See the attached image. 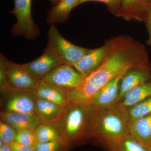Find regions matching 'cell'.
<instances>
[{
    "mask_svg": "<svg viewBox=\"0 0 151 151\" xmlns=\"http://www.w3.org/2000/svg\"><path fill=\"white\" fill-rule=\"evenodd\" d=\"M130 120L138 119L151 114V97L128 108Z\"/></svg>",
    "mask_w": 151,
    "mask_h": 151,
    "instance_id": "cell-22",
    "label": "cell"
},
{
    "mask_svg": "<svg viewBox=\"0 0 151 151\" xmlns=\"http://www.w3.org/2000/svg\"><path fill=\"white\" fill-rule=\"evenodd\" d=\"M17 131L10 125L1 120L0 139L5 144L11 145L15 141Z\"/></svg>",
    "mask_w": 151,
    "mask_h": 151,
    "instance_id": "cell-24",
    "label": "cell"
},
{
    "mask_svg": "<svg viewBox=\"0 0 151 151\" xmlns=\"http://www.w3.org/2000/svg\"><path fill=\"white\" fill-rule=\"evenodd\" d=\"M143 22H145L146 28L148 33V38L147 43L151 46V7L148 6Z\"/></svg>",
    "mask_w": 151,
    "mask_h": 151,
    "instance_id": "cell-28",
    "label": "cell"
},
{
    "mask_svg": "<svg viewBox=\"0 0 151 151\" xmlns=\"http://www.w3.org/2000/svg\"><path fill=\"white\" fill-rule=\"evenodd\" d=\"M36 96L63 106L69 105L67 91L65 89L40 80L33 90Z\"/></svg>",
    "mask_w": 151,
    "mask_h": 151,
    "instance_id": "cell-14",
    "label": "cell"
},
{
    "mask_svg": "<svg viewBox=\"0 0 151 151\" xmlns=\"http://www.w3.org/2000/svg\"><path fill=\"white\" fill-rule=\"evenodd\" d=\"M106 150L107 151H149L147 147L129 134Z\"/></svg>",
    "mask_w": 151,
    "mask_h": 151,
    "instance_id": "cell-20",
    "label": "cell"
},
{
    "mask_svg": "<svg viewBox=\"0 0 151 151\" xmlns=\"http://www.w3.org/2000/svg\"><path fill=\"white\" fill-rule=\"evenodd\" d=\"M150 79L151 70L137 69L129 70L120 81L118 102H121L132 89Z\"/></svg>",
    "mask_w": 151,
    "mask_h": 151,
    "instance_id": "cell-15",
    "label": "cell"
},
{
    "mask_svg": "<svg viewBox=\"0 0 151 151\" xmlns=\"http://www.w3.org/2000/svg\"><path fill=\"white\" fill-rule=\"evenodd\" d=\"M9 60L2 53L0 55V86L1 92L2 93H8L16 90L12 86L9 82L6 68Z\"/></svg>",
    "mask_w": 151,
    "mask_h": 151,
    "instance_id": "cell-23",
    "label": "cell"
},
{
    "mask_svg": "<svg viewBox=\"0 0 151 151\" xmlns=\"http://www.w3.org/2000/svg\"><path fill=\"white\" fill-rule=\"evenodd\" d=\"M35 133L37 142L62 141L59 131L54 125L41 124L35 129Z\"/></svg>",
    "mask_w": 151,
    "mask_h": 151,
    "instance_id": "cell-21",
    "label": "cell"
},
{
    "mask_svg": "<svg viewBox=\"0 0 151 151\" xmlns=\"http://www.w3.org/2000/svg\"><path fill=\"white\" fill-rule=\"evenodd\" d=\"M67 106L58 105L37 96L36 97L35 113L42 124L55 125L57 124L62 118Z\"/></svg>",
    "mask_w": 151,
    "mask_h": 151,
    "instance_id": "cell-10",
    "label": "cell"
},
{
    "mask_svg": "<svg viewBox=\"0 0 151 151\" xmlns=\"http://www.w3.org/2000/svg\"><path fill=\"white\" fill-rule=\"evenodd\" d=\"M61 64L63 63L55 52L47 44L42 55L24 65L34 76L41 80L55 68Z\"/></svg>",
    "mask_w": 151,
    "mask_h": 151,
    "instance_id": "cell-9",
    "label": "cell"
},
{
    "mask_svg": "<svg viewBox=\"0 0 151 151\" xmlns=\"http://www.w3.org/2000/svg\"><path fill=\"white\" fill-rule=\"evenodd\" d=\"M80 0H59L48 11L47 24L63 23L68 19L71 10L78 6Z\"/></svg>",
    "mask_w": 151,
    "mask_h": 151,
    "instance_id": "cell-18",
    "label": "cell"
},
{
    "mask_svg": "<svg viewBox=\"0 0 151 151\" xmlns=\"http://www.w3.org/2000/svg\"><path fill=\"white\" fill-rule=\"evenodd\" d=\"M0 151H12L10 145L4 144L2 147H0Z\"/></svg>",
    "mask_w": 151,
    "mask_h": 151,
    "instance_id": "cell-30",
    "label": "cell"
},
{
    "mask_svg": "<svg viewBox=\"0 0 151 151\" xmlns=\"http://www.w3.org/2000/svg\"><path fill=\"white\" fill-rule=\"evenodd\" d=\"M7 93L9 94L5 102V111L36 115L35 112L36 96L33 91L14 90Z\"/></svg>",
    "mask_w": 151,
    "mask_h": 151,
    "instance_id": "cell-8",
    "label": "cell"
},
{
    "mask_svg": "<svg viewBox=\"0 0 151 151\" xmlns=\"http://www.w3.org/2000/svg\"><path fill=\"white\" fill-rule=\"evenodd\" d=\"M7 75L10 84L16 90L33 91L40 80L32 74L24 64H19L9 60Z\"/></svg>",
    "mask_w": 151,
    "mask_h": 151,
    "instance_id": "cell-7",
    "label": "cell"
},
{
    "mask_svg": "<svg viewBox=\"0 0 151 151\" xmlns=\"http://www.w3.org/2000/svg\"><path fill=\"white\" fill-rule=\"evenodd\" d=\"M15 141L23 145L35 146L37 143L35 130L24 129L18 131Z\"/></svg>",
    "mask_w": 151,
    "mask_h": 151,
    "instance_id": "cell-25",
    "label": "cell"
},
{
    "mask_svg": "<svg viewBox=\"0 0 151 151\" xmlns=\"http://www.w3.org/2000/svg\"><path fill=\"white\" fill-rule=\"evenodd\" d=\"M97 109L93 138L106 150L129 134L128 108L121 102Z\"/></svg>",
    "mask_w": 151,
    "mask_h": 151,
    "instance_id": "cell-3",
    "label": "cell"
},
{
    "mask_svg": "<svg viewBox=\"0 0 151 151\" xmlns=\"http://www.w3.org/2000/svg\"><path fill=\"white\" fill-rule=\"evenodd\" d=\"M151 97V79L132 89L126 94L120 102L129 108Z\"/></svg>",
    "mask_w": 151,
    "mask_h": 151,
    "instance_id": "cell-19",
    "label": "cell"
},
{
    "mask_svg": "<svg viewBox=\"0 0 151 151\" xmlns=\"http://www.w3.org/2000/svg\"><path fill=\"white\" fill-rule=\"evenodd\" d=\"M84 76L72 65L61 64L55 68L41 80L68 91L77 87Z\"/></svg>",
    "mask_w": 151,
    "mask_h": 151,
    "instance_id": "cell-6",
    "label": "cell"
},
{
    "mask_svg": "<svg viewBox=\"0 0 151 151\" xmlns=\"http://www.w3.org/2000/svg\"><path fill=\"white\" fill-rule=\"evenodd\" d=\"M50 1L51 2L52 6H54L56 4L59 0H50Z\"/></svg>",
    "mask_w": 151,
    "mask_h": 151,
    "instance_id": "cell-31",
    "label": "cell"
},
{
    "mask_svg": "<svg viewBox=\"0 0 151 151\" xmlns=\"http://www.w3.org/2000/svg\"><path fill=\"white\" fill-rule=\"evenodd\" d=\"M122 0H80L78 6L83 3L89 1H98L105 4L109 11L114 14L116 15L120 6L122 4Z\"/></svg>",
    "mask_w": 151,
    "mask_h": 151,
    "instance_id": "cell-27",
    "label": "cell"
},
{
    "mask_svg": "<svg viewBox=\"0 0 151 151\" xmlns=\"http://www.w3.org/2000/svg\"><path fill=\"white\" fill-rule=\"evenodd\" d=\"M108 51L100 66L84 76L76 88L67 91L70 103H92L101 88L119 76L133 69L151 70L150 57L145 45L126 35L109 40Z\"/></svg>",
    "mask_w": 151,
    "mask_h": 151,
    "instance_id": "cell-1",
    "label": "cell"
},
{
    "mask_svg": "<svg viewBox=\"0 0 151 151\" xmlns=\"http://www.w3.org/2000/svg\"><path fill=\"white\" fill-rule=\"evenodd\" d=\"M129 134L147 148L151 141V114L130 120Z\"/></svg>",
    "mask_w": 151,
    "mask_h": 151,
    "instance_id": "cell-17",
    "label": "cell"
},
{
    "mask_svg": "<svg viewBox=\"0 0 151 151\" xmlns=\"http://www.w3.org/2000/svg\"><path fill=\"white\" fill-rule=\"evenodd\" d=\"M147 6L151 7V0H147Z\"/></svg>",
    "mask_w": 151,
    "mask_h": 151,
    "instance_id": "cell-32",
    "label": "cell"
},
{
    "mask_svg": "<svg viewBox=\"0 0 151 151\" xmlns=\"http://www.w3.org/2000/svg\"><path fill=\"white\" fill-rule=\"evenodd\" d=\"M1 121L7 123L17 131L24 129L35 130L42 124L36 115H29L17 112L1 111Z\"/></svg>",
    "mask_w": 151,
    "mask_h": 151,
    "instance_id": "cell-13",
    "label": "cell"
},
{
    "mask_svg": "<svg viewBox=\"0 0 151 151\" xmlns=\"http://www.w3.org/2000/svg\"><path fill=\"white\" fill-rule=\"evenodd\" d=\"M48 42L63 64L73 65L90 51L91 49L77 46L64 38L55 24L48 31Z\"/></svg>",
    "mask_w": 151,
    "mask_h": 151,
    "instance_id": "cell-4",
    "label": "cell"
},
{
    "mask_svg": "<svg viewBox=\"0 0 151 151\" xmlns=\"http://www.w3.org/2000/svg\"><path fill=\"white\" fill-rule=\"evenodd\" d=\"M64 145L62 141L58 140L46 143L37 142L35 147V151H59Z\"/></svg>",
    "mask_w": 151,
    "mask_h": 151,
    "instance_id": "cell-26",
    "label": "cell"
},
{
    "mask_svg": "<svg viewBox=\"0 0 151 151\" xmlns=\"http://www.w3.org/2000/svg\"><path fill=\"white\" fill-rule=\"evenodd\" d=\"M12 151H35V146L26 145L14 142L10 145Z\"/></svg>",
    "mask_w": 151,
    "mask_h": 151,
    "instance_id": "cell-29",
    "label": "cell"
},
{
    "mask_svg": "<svg viewBox=\"0 0 151 151\" xmlns=\"http://www.w3.org/2000/svg\"><path fill=\"white\" fill-rule=\"evenodd\" d=\"M125 74L111 80L97 92L92 102L96 108H106L118 103L120 81Z\"/></svg>",
    "mask_w": 151,
    "mask_h": 151,
    "instance_id": "cell-12",
    "label": "cell"
},
{
    "mask_svg": "<svg viewBox=\"0 0 151 151\" xmlns=\"http://www.w3.org/2000/svg\"><path fill=\"white\" fill-rule=\"evenodd\" d=\"M97 109L92 103H69L62 118L55 126L67 145L93 138Z\"/></svg>",
    "mask_w": 151,
    "mask_h": 151,
    "instance_id": "cell-2",
    "label": "cell"
},
{
    "mask_svg": "<svg viewBox=\"0 0 151 151\" xmlns=\"http://www.w3.org/2000/svg\"><path fill=\"white\" fill-rule=\"evenodd\" d=\"M109 45V40H107L103 46L91 49L88 53L72 66L84 76L88 75L97 69L103 62Z\"/></svg>",
    "mask_w": 151,
    "mask_h": 151,
    "instance_id": "cell-11",
    "label": "cell"
},
{
    "mask_svg": "<svg viewBox=\"0 0 151 151\" xmlns=\"http://www.w3.org/2000/svg\"><path fill=\"white\" fill-rule=\"evenodd\" d=\"M32 0H14V7L10 13L15 16L17 23L13 26V36L22 35L26 38L34 40L40 35V30L33 20Z\"/></svg>",
    "mask_w": 151,
    "mask_h": 151,
    "instance_id": "cell-5",
    "label": "cell"
},
{
    "mask_svg": "<svg viewBox=\"0 0 151 151\" xmlns=\"http://www.w3.org/2000/svg\"><path fill=\"white\" fill-rule=\"evenodd\" d=\"M147 7V0H122L116 16L126 20L143 22Z\"/></svg>",
    "mask_w": 151,
    "mask_h": 151,
    "instance_id": "cell-16",
    "label": "cell"
},
{
    "mask_svg": "<svg viewBox=\"0 0 151 151\" xmlns=\"http://www.w3.org/2000/svg\"><path fill=\"white\" fill-rule=\"evenodd\" d=\"M147 148L148 149L149 151H151V141L150 142V144H149Z\"/></svg>",
    "mask_w": 151,
    "mask_h": 151,
    "instance_id": "cell-33",
    "label": "cell"
}]
</instances>
